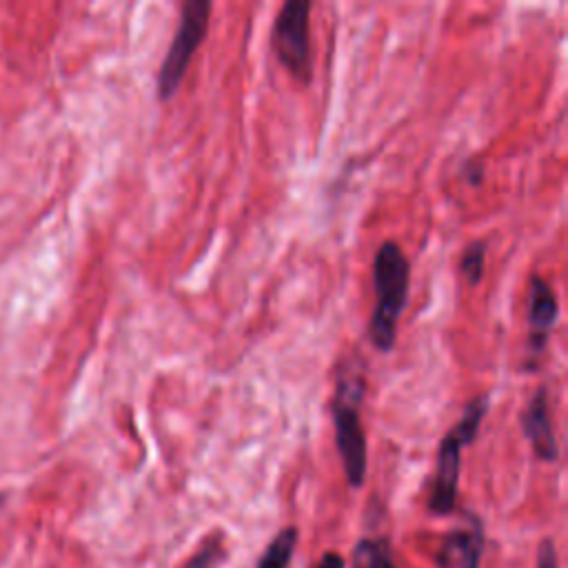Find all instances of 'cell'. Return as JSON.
I'll use <instances>...</instances> for the list:
<instances>
[{
  "mask_svg": "<svg viewBox=\"0 0 568 568\" xmlns=\"http://www.w3.org/2000/svg\"><path fill=\"white\" fill-rule=\"evenodd\" d=\"M209 13H211L209 0L182 2L178 31L169 44V51H166L162 64H160V71H158L155 87H158L160 100H169L178 91L195 49L202 44V40L206 36Z\"/></svg>",
  "mask_w": 568,
  "mask_h": 568,
  "instance_id": "4",
  "label": "cell"
},
{
  "mask_svg": "<svg viewBox=\"0 0 568 568\" xmlns=\"http://www.w3.org/2000/svg\"><path fill=\"white\" fill-rule=\"evenodd\" d=\"M484 264H486V246L484 242H470L462 255L459 268L468 284H479L484 277Z\"/></svg>",
  "mask_w": 568,
  "mask_h": 568,
  "instance_id": "11",
  "label": "cell"
},
{
  "mask_svg": "<svg viewBox=\"0 0 568 568\" xmlns=\"http://www.w3.org/2000/svg\"><path fill=\"white\" fill-rule=\"evenodd\" d=\"M295 546H297V528L295 526L282 528L262 550L257 559V568H288Z\"/></svg>",
  "mask_w": 568,
  "mask_h": 568,
  "instance_id": "10",
  "label": "cell"
},
{
  "mask_svg": "<svg viewBox=\"0 0 568 568\" xmlns=\"http://www.w3.org/2000/svg\"><path fill=\"white\" fill-rule=\"evenodd\" d=\"M521 430H524L532 453L541 462H557L559 446H557V439L552 433L546 386L537 388V393L530 397L526 410L521 413Z\"/></svg>",
  "mask_w": 568,
  "mask_h": 568,
  "instance_id": "8",
  "label": "cell"
},
{
  "mask_svg": "<svg viewBox=\"0 0 568 568\" xmlns=\"http://www.w3.org/2000/svg\"><path fill=\"white\" fill-rule=\"evenodd\" d=\"M271 47L280 64L297 80L308 82L313 73L311 58V2L306 0H288L280 7L275 22Z\"/></svg>",
  "mask_w": 568,
  "mask_h": 568,
  "instance_id": "5",
  "label": "cell"
},
{
  "mask_svg": "<svg viewBox=\"0 0 568 568\" xmlns=\"http://www.w3.org/2000/svg\"><path fill=\"white\" fill-rule=\"evenodd\" d=\"M537 568H559L555 541L548 539V537L541 539V544L537 548Z\"/></svg>",
  "mask_w": 568,
  "mask_h": 568,
  "instance_id": "13",
  "label": "cell"
},
{
  "mask_svg": "<svg viewBox=\"0 0 568 568\" xmlns=\"http://www.w3.org/2000/svg\"><path fill=\"white\" fill-rule=\"evenodd\" d=\"M313 568H346V561H344V557L339 552L326 550Z\"/></svg>",
  "mask_w": 568,
  "mask_h": 568,
  "instance_id": "14",
  "label": "cell"
},
{
  "mask_svg": "<svg viewBox=\"0 0 568 568\" xmlns=\"http://www.w3.org/2000/svg\"><path fill=\"white\" fill-rule=\"evenodd\" d=\"M410 266L397 242L386 240L373 257L375 306L368 320V337L373 346L388 353L395 346L397 322L408 297Z\"/></svg>",
  "mask_w": 568,
  "mask_h": 568,
  "instance_id": "2",
  "label": "cell"
},
{
  "mask_svg": "<svg viewBox=\"0 0 568 568\" xmlns=\"http://www.w3.org/2000/svg\"><path fill=\"white\" fill-rule=\"evenodd\" d=\"M488 410V395H477L464 406V415L455 426L442 437L437 448L435 475L428 490V510L433 515H450L457 504V484L462 466V448L468 446L481 426V419Z\"/></svg>",
  "mask_w": 568,
  "mask_h": 568,
  "instance_id": "3",
  "label": "cell"
},
{
  "mask_svg": "<svg viewBox=\"0 0 568 568\" xmlns=\"http://www.w3.org/2000/svg\"><path fill=\"white\" fill-rule=\"evenodd\" d=\"M353 568H397L388 537H362L353 548Z\"/></svg>",
  "mask_w": 568,
  "mask_h": 568,
  "instance_id": "9",
  "label": "cell"
},
{
  "mask_svg": "<svg viewBox=\"0 0 568 568\" xmlns=\"http://www.w3.org/2000/svg\"><path fill=\"white\" fill-rule=\"evenodd\" d=\"M557 317H559V302H557L555 288L541 275H530L528 308H526L530 357H539L544 353Z\"/></svg>",
  "mask_w": 568,
  "mask_h": 568,
  "instance_id": "7",
  "label": "cell"
},
{
  "mask_svg": "<svg viewBox=\"0 0 568 568\" xmlns=\"http://www.w3.org/2000/svg\"><path fill=\"white\" fill-rule=\"evenodd\" d=\"M224 557V548H222V539L220 537H211L206 539L200 550L184 564V568H213L215 564H220Z\"/></svg>",
  "mask_w": 568,
  "mask_h": 568,
  "instance_id": "12",
  "label": "cell"
},
{
  "mask_svg": "<svg viewBox=\"0 0 568 568\" xmlns=\"http://www.w3.org/2000/svg\"><path fill=\"white\" fill-rule=\"evenodd\" d=\"M359 359L351 357L339 364L335 395H333V428H335V446L342 457V466L351 488H359L366 477L368 450L366 435L362 428V399L366 390L364 368L357 366Z\"/></svg>",
  "mask_w": 568,
  "mask_h": 568,
  "instance_id": "1",
  "label": "cell"
},
{
  "mask_svg": "<svg viewBox=\"0 0 568 568\" xmlns=\"http://www.w3.org/2000/svg\"><path fill=\"white\" fill-rule=\"evenodd\" d=\"M484 552V524L466 510L464 519L453 526L439 541L435 564L437 568H479Z\"/></svg>",
  "mask_w": 568,
  "mask_h": 568,
  "instance_id": "6",
  "label": "cell"
}]
</instances>
